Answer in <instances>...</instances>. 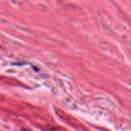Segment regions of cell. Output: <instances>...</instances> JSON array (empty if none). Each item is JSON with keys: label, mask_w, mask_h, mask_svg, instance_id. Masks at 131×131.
<instances>
[{"label": "cell", "mask_w": 131, "mask_h": 131, "mask_svg": "<svg viewBox=\"0 0 131 131\" xmlns=\"http://www.w3.org/2000/svg\"><path fill=\"white\" fill-rule=\"evenodd\" d=\"M22 131H31V130H26V129H22Z\"/></svg>", "instance_id": "1"}]
</instances>
